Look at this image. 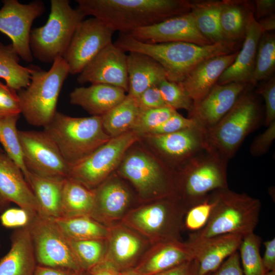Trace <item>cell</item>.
Wrapping results in <instances>:
<instances>
[{
  "label": "cell",
  "mask_w": 275,
  "mask_h": 275,
  "mask_svg": "<svg viewBox=\"0 0 275 275\" xmlns=\"http://www.w3.org/2000/svg\"><path fill=\"white\" fill-rule=\"evenodd\" d=\"M187 208L176 196L159 199L152 204L130 212L125 224L151 238L153 244L160 241L180 240V233Z\"/></svg>",
  "instance_id": "obj_9"
},
{
  "label": "cell",
  "mask_w": 275,
  "mask_h": 275,
  "mask_svg": "<svg viewBox=\"0 0 275 275\" xmlns=\"http://www.w3.org/2000/svg\"><path fill=\"white\" fill-rule=\"evenodd\" d=\"M263 244L265 247L262 257L264 267L266 271L275 270V238L266 240Z\"/></svg>",
  "instance_id": "obj_53"
},
{
  "label": "cell",
  "mask_w": 275,
  "mask_h": 275,
  "mask_svg": "<svg viewBox=\"0 0 275 275\" xmlns=\"http://www.w3.org/2000/svg\"><path fill=\"white\" fill-rule=\"evenodd\" d=\"M86 16L74 9L68 0H51L46 23L31 30L30 46L33 58L45 63H52L63 57L73 35Z\"/></svg>",
  "instance_id": "obj_7"
},
{
  "label": "cell",
  "mask_w": 275,
  "mask_h": 275,
  "mask_svg": "<svg viewBox=\"0 0 275 275\" xmlns=\"http://www.w3.org/2000/svg\"><path fill=\"white\" fill-rule=\"evenodd\" d=\"M197 125H198L194 119L190 118H185L177 112H176L167 120L152 129L146 135L168 134Z\"/></svg>",
  "instance_id": "obj_45"
},
{
  "label": "cell",
  "mask_w": 275,
  "mask_h": 275,
  "mask_svg": "<svg viewBox=\"0 0 275 275\" xmlns=\"http://www.w3.org/2000/svg\"><path fill=\"white\" fill-rule=\"evenodd\" d=\"M274 0H256L254 2V16L256 21L274 14Z\"/></svg>",
  "instance_id": "obj_52"
},
{
  "label": "cell",
  "mask_w": 275,
  "mask_h": 275,
  "mask_svg": "<svg viewBox=\"0 0 275 275\" xmlns=\"http://www.w3.org/2000/svg\"><path fill=\"white\" fill-rule=\"evenodd\" d=\"M265 275H275V270L266 271Z\"/></svg>",
  "instance_id": "obj_58"
},
{
  "label": "cell",
  "mask_w": 275,
  "mask_h": 275,
  "mask_svg": "<svg viewBox=\"0 0 275 275\" xmlns=\"http://www.w3.org/2000/svg\"><path fill=\"white\" fill-rule=\"evenodd\" d=\"M263 32L254 16H250L244 41L233 63L220 76L217 84H250L255 66L259 40Z\"/></svg>",
  "instance_id": "obj_23"
},
{
  "label": "cell",
  "mask_w": 275,
  "mask_h": 275,
  "mask_svg": "<svg viewBox=\"0 0 275 275\" xmlns=\"http://www.w3.org/2000/svg\"><path fill=\"white\" fill-rule=\"evenodd\" d=\"M267 127V128L257 135L251 144L250 152L254 156L258 157L265 154L275 139V121Z\"/></svg>",
  "instance_id": "obj_48"
},
{
  "label": "cell",
  "mask_w": 275,
  "mask_h": 275,
  "mask_svg": "<svg viewBox=\"0 0 275 275\" xmlns=\"http://www.w3.org/2000/svg\"><path fill=\"white\" fill-rule=\"evenodd\" d=\"M127 95L136 99L149 87L167 79L162 67L150 57L138 52H129L127 59Z\"/></svg>",
  "instance_id": "obj_28"
},
{
  "label": "cell",
  "mask_w": 275,
  "mask_h": 275,
  "mask_svg": "<svg viewBox=\"0 0 275 275\" xmlns=\"http://www.w3.org/2000/svg\"><path fill=\"white\" fill-rule=\"evenodd\" d=\"M275 69V36L270 32L263 33L259 42L255 66L250 84L269 78Z\"/></svg>",
  "instance_id": "obj_37"
},
{
  "label": "cell",
  "mask_w": 275,
  "mask_h": 275,
  "mask_svg": "<svg viewBox=\"0 0 275 275\" xmlns=\"http://www.w3.org/2000/svg\"><path fill=\"white\" fill-rule=\"evenodd\" d=\"M126 91L105 84H91L75 88L70 94V103L78 105L91 116H102L122 101Z\"/></svg>",
  "instance_id": "obj_26"
},
{
  "label": "cell",
  "mask_w": 275,
  "mask_h": 275,
  "mask_svg": "<svg viewBox=\"0 0 275 275\" xmlns=\"http://www.w3.org/2000/svg\"><path fill=\"white\" fill-rule=\"evenodd\" d=\"M177 111L166 106L140 111L131 131L139 136L147 134L152 129L159 126Z\"/></svg>",
  "instance_id": "obj_43"
},
{
  "label": "cell",
  "mask_w": 275,
  "mask_h": 275,
  "mask_svg": "<svg viewBox=\"0 0 275 275\" xmlns=\"http://www.w3.org/2000/svg\"><path fill=\"white\" fill-rule=\"evenodd\" d=\"M254 8L245 1H222L219 15L220 28L225 41L237 44L244 39Z\"/></svg>",
  "instance_id": "obj_31"
},
{
  "label": "cell",
  "mask_w": 275,
  "mask_h": 275,
  "mask_svg": "<svg viewBox=\"0 0 275 275\" xmlns=\"http://www.w3.org/2000/svg\"><path fill=\"white\" fill-rule=\"evenodd\" d=\"M135 99L140 111L167 106L157 85L149 87Z\"/></svg>",
  "instance_id": "obj_49"
},
{
  "label": "cell",
  "mask_w": 275,
  "mask_h": 275,
  "mask_svg": "<svg viewBox=\"0 0 275 275\" xmlns=\"http://www.w3.org/2000/svg\"><path fill=\"white\" fill-rule=\"evenodd\" d=\"M261 238L253 233L243 236L238 251L243 275H265L260 255Z\"/></svg>",
  "instance_id": "obj_39"
},
{
  "label": "cell",
  "mask_w": 275,
  "mask_h": 275,
  "mask_svg": "<svg viewBox=\"0 0 275 275\" xmlns=\"http://www.w3.org/2000/svg\"><path fill=\"white\" fill-rule=\"evenodd\" d=\"M18 138L24 163L29 172L44 177H68V164L43 130H18Z\"/></svg>",
  "instance_id": "obj_13"
},
{
  "label": "cell",
  "mask_w": 275,
  "mask_h": 275,
  "mask_svg": "<svg viewBox=\"0 0 275 275\" xmlns=\"http://www.w3.org/2000/svg\"><path fill=\"white\" fill-rule=\"evenodd\" d=\"M247 84H216L205 97L188 112L191 118L204 130L217 123L232 108L244 92Z\"/></svg>",
  "instance_id": "obj_19"
},
{
  "label": "cell",
  "mask_w": 275,
  "mask_h": 275,
  "mask_svg": "<svg viewBox=\"0 0 275 275\" xmlns=\"http://www.w3.org/2000/svg\"><path fill=\"white\" fill-rule=\"evenodd\" d=\"M16 92L0 81V118L21 114L20 102Z\"/></svg>",
  "instance_id": "obj_44"
},
{
  "label": "cell",
  "mask_w": 275,
  "mask_h": 275,
  "mask_svg": "<svg viewBox=\"0 0 275 275\" xmlns=\"http://www.w3.org/2000/svg\"><path fill=\"white\" fill-rule=\"evenodd\" d=\"M157 87L167 106L176 111L183 109L188 112L193 108V101L179 83L164 79Z\"/></svg>",
  "instance_id": "obj_42"
},
{
  "label": "cell",
  "mask_w": 275,
  "mask_h": 275,
  "mask_svg": "<svg viewBox=\"0 0 275 275\" xmlns=\"http://www.w3.org/2000/svg\"><path fill=\"white\" fill-rule=\"evenodd\" d=\"M257 93L261 95L265 103V125L275 121V78L272 76L259 87Z\"/></svg>",
  "instance_id": "obj_47"
},
{
  "label": "cell",
  "mask_w": 275,
  "mask_h": 275,
  "mask_svg": "<svg viewBox=\"0 0 275 275\" xmlns=\"http://www.w3.org/2000/svg\"><path fill=\"white\" fill-rule=\"evenodd\" d=\"M0 9V32L7 35L17 53L23 61L32 62L30 46L31 27L34 21L45 11L41 1L23 4L17 0H3Z\"/></svg>",
  "instance_id": "obj_14"
},
{
  "label": "cell",
  "mask_w": 275,
  "mask_h": 275,
  "mask_svg": "<svg viewBox=\"0 0 275 275\" xmlns=\"http://www.w3.org/2000/svg\"><path fill=\"white\" fill-rule=\"evenodd\" d=\"M114 43L125 52H138L150 57L162 67L167 79L176 83L203 61L233 53L237 48L236 44L226 41L206 45L184 42L147 43L122 33Z\"/></svg>",
  "instance_id": "obj_2"
},
{
  "label": "cell",
  "mask_w": 275,
  "mask_h": 275,
  "mask_svg": "<svg viewBox=\"0 0 275 275\" xmlns=\"http://www.w3.org/2000/svg\"><path fill=\"white\" fill-rule=\"evenodd\" d=\"M215 204L211 193L203 201L189 207L183 218V228L190 233L202 229L209 220Z\"/></svg>",
  "instance_id": "obj_41"
},
{
  "label": "cell",
  "mask_w": 275,
  "mask_h": 275,
  "mask_svg": "<svg viewBox=\"0 0 275 275\" xmlns=\"http://www.w3.org/2000/svg\"><path fill=\"white\" fill-rule=\"evenodd\" d=\"M31 80L17 94L21 114L30 125L43 128L49 124L57 112L60 93L69 73L68 65L61 57L57 58L47 71L31 65Z\"/></svg>",
  "instance_id": "obj_3"
},
{
  "label": "cell",
  "mask_w": 275,
  "mask_h": 275,
  "mask_svg": "<svg viewBox=\"0 0 275 275\" xmlns=\"http://www.w3.org/2000/svg\"><path fill=\"white\" fill-rule=\"evenodd\" d=\"M243 236L229 234L200 239H188L199 275H210L224 261L238 251Z\"/></svg>",
  "instance_id": "obj_21"
},
{
  "label": "cell",
  "mask_w": 275,
  "mask_h": 275,
  "mask_svg": "<svg viewBox=\"0 0 275 275\" xmlns=\"http://www.w3.org/2000/svg\"><path fill=\"white\" fill-rule=\"evenodd\" d=\"M20 57L12 44L5 45L0 42V78L9 87L18 91L29 85L30 70L21 66Z\"/></svg>",
  "instance_id": "obj_36"
},
{
  "label": "cell",
  "mask_w": 275,
  "mask_h": 275,
  "mask_svg": "<svg viewBox=\"0 0 275 275\" xmlns=\"http://www.w3.org/2000/svg\"><path fill=\"white\" fill-rule=\"evenodd\" d=\"M127 35L147 43L184 42L200 45L212 44L199 31L190 11L136 29Z\"/></svg>",
  "instance_id": "obj_17"
},
{
  "label": "cell",
  "mask_w": 275,
  "mask_h": 275,
  "mask_svg": "<svg viewBox=\"0 0 275 275\" xmlns=\"http://www.w3.org/2000/svg\"><path fill=\"white\" fill-rule=\"evenodd\" d=\"M106 241L104 258L119 271L133 264L145 246L144 241L138 234L122 226L109 230Z\"/></svg>",
  "instance_id": "obj_27"
},
{
  "label": "cell",
  "mask_w": 275,
  "mask_h": 275,
  "mask_svg": "<svg viewBox=\"0 0 275 275\" xmlns=\"http://www.w3.org/2000/svg\"><path fill=\"white\" fill-rule=\"evenodd\" d=\"M87 272L88 275H120L121 271L104 258Z\"/></svg>",
  "instance_id": "obj_54"
},
{
  "label": "cell",
  "mask_w": 275,
  "mask_h": 275,
  "mask_svg": "<svg viewBox=\"0 0 275 275\" xmlns=\"http://www.w3.org/2000/svg\"><path fill=\"white\" fill-rule=\"evenodd\" d=\"M120 275H141L134 269H127L123 271H121Z\"/></svg>",
  "instance_id": "obj_57"
},
{
  "label": "cell",
  "mask_w": 275,
  "mask_h": 275,
  "mask_svg": "<svg viewBox=\"0 0 275 275\" xmlns=\"http://www.w3.org/2000/svg\"><path fill=\"white\" fill-rule=\"evenodd\" d=\"M95 207V193L79 182L69 177L65 179L60 218L91 216Z\"/></svg>",
  "instance_id": "obj_32"
},
{
  "label": "cell",
  "mask_w": 275,
  "mask_h": 275,
  "mask_svg": "<svg viewBox=\"0 0 275 275\" xmlns=\"http://www.w3.org/2000/svg\"><path fill=\"white\" fill-rule=\"evenodd\" d=\"M222 1H192L190 12L200 33L212 44L225 41L222 34L219 15Z\"/></svg>",
  "instance_id": "obj_34"
},
{
  "label": "cell",
  "mask_w": 275,
  "mask_h": 275,
  "mask_svg": "<svg viewBox=\"0 0 275 275\" xmlns=\"http://www.w3.org/2000/svg\"><path fill=\"white\" fill-rule=\"evenodd\" d=\"M210 275H243L238 251L228 257Z\"/></svg>",
  "instance_id": "obj_50"
},
{
  "label": "cell",
  "mask_w": 275,
  "mask_h": 275,
  "mask_svg": "<svg viewBox=\"0 0 275 275\" xmlns=\"http://www.w3.org/2000/svg\"><path fill=\"white\" fill-rule=\"evenodd\" d=\"M94 191L95 207L91 216L98 221L120 217L129 204L128 190L117 180L103 182Z\"/></svg>",
  "instance_id": "obj_29"
},
{
  "label": "cell",
  "mask_w": 275,
  "mask_h": 275,
  "mask_svg": "<svg viewBox=\"0 0 275 275\" xmlns=\"http://www.w3.org/2000/svg\"><path fill=\"white\" fill-rule=\"evenodd\" d=\"M216 204L206 225L189 234L188 239H200L235 234L244 236L253 233L259 222L261 202L245 193L229 187L212 193Z\"/></svg>",
  "instance_id": "obj_4"
},
{
  "label": "cell",
  "mask_w": 275,
  "mask_h": 275,
  "mask_svg": "<svg viewBox=\"0 0 275 275\" xmlns=\"http://www.w3.org/2000/svg\"><path fill=\"white\" fill-rule=\"evenodd\" d=\"M114 32L96 18L82 20L63 57L68 65L69 73L79 74L101 50L113 43Z\"/></svg>",
  "instance_id": "obj_15"
},
{
  "label": "cell",
  "mask_w": 275,
  "mask_h": 275,
  "mask_svg": "<svg viewBox=\"0 0 275 275\" xmlns=\"http://www.w3.org/2000/svg\"><path fill=\"white\" fill-rule=\"evenodd\" d=\"M228 162L204 150L184 164L175 181V196L188 209L211 193L228 188Z\"/></svg>",
  "instance_id": "obj_8"
},
{
  "label": "cell",
  "mask_w": 275,
  "mask_h": 275,
  "mask_svg": "<svg viewBox=\"0 0 275 275\" xmlns=\"http://www.w3.org/2000/svg\"><path fill=\"white\" fill-rule=\"evenodd\" d=\"M238 51L216 56L199 64L179 84L194 102L199 103L217 84L220 76L234 61Z\"/></svg>",
  "instance_id": "obj_22"
},
{
  "label": "cell",
  "mask_w": 275,
  "mask_h": 275,
  "mask_svg": "<svg viewBox=\"0 0 275 275\" xmlns=\"http://www.w3.org/2000/svg\"><path fill=\"white\" fill-rule=\"evenodd\" d=\"M140 113L135 99L127 94L122 101L102 116L103 128L111 138L130 131Z\"/></svg>",
  "instance_id": "obj_35"
},
{
  "label": "cell",
  "mask_w": 275,
  "mask_h": 275,
  "mask_svg": "<svg viewBox=\"0 0 275 275\" xmlns=\"http://www.w3.org/2000/svg\"><path fill=\"white\" fill-rule=\"evenodd\" d=\"M11 203L31 215L40 213L39 204L20 168L0 149V212Z\"/></svg>",
  "instance_id": "obj_18"
},
{
  "label": "cell",
  "mask_w": 275,
  "mask_h": 275,
  "mask_svg": "<svg viewBox=\"0 0 275 275\" xmlns=\"http://www.w3.org/2000/svg\"><path fill=\"white\" fill-rule=\"evenodd\" d=\"M79 275H88L87 271H82L81 272Z\"/></svg>",
  "instance_id": "obj_59"
},
{
  "label": "cell",
  "mask_w": 275,
  "mask_h": 275,
  "mask_svg": "<svg viewBox=\"0 0 275 275\" xmlns=\"http://www.w3.org/2000/svg\"><path fill=\"white\" fill-rule=\"evenodd\" d=\"M119 172L143 197L159 199L175 196V179L157 160L144 153L128 155L121 163Z\"/></svg>",
  "instance_id": "obj_12"
},
{
  "label": "cell",
  "mask_w": 275,
  "mask_h": 275,
  "mask_svg": "<svg viewBox=\"0 0 275 275\" xmlns=\"http://www.w3.org/2000/svg\"><path fill=\"white\" fill-rule=\"evenodd\" d=\"M66 178L44 177L29 172L26 181L39 204V214L51 219L61 217L62 193Z\"/></svg>",
  "instance_id": "obj_30"
},
{
  "label": "cell",
  "mask_w": 275,
  "mask_h": 275,
  "mask_svg": "<svg viewBox=\"0 0 275 275\" xmlns=\"http://www.w3.org/2000/svg\"><path fill=\"white\" fill-rule=\"evenodd\" d=\"M43 131L70 166L107 142L102 116L73 117L57 112Z\"/></svg>",
  "instance_id": "obj_5"
},
{
  "label": "cell",
  "mask_w": 275,
  "mask_h": 275,
  "mask_svg": "<svg viewBox=\"0 0 275 275\" xmlns=\"http://www.w3.org/2000/svg\"><path fill=\"white\" fill-rule=\"evenodd\" d=\"M260 120L255 97L244 92L230 111L215 125L204 130L205 149L228 161Z\"/></svg>",
  "instance_id": "obj_6"
},
{
  "label": "cell",
  "mask_w": 275,
  "mask_h": 275,
  "mask_svg": "<svg viewBox=\"0 0 275 275\" xmlns=\"http://www.w3.org/2000/svg\"><path fill=\"white\" fill-rule=\"evenodd\" d=\"M193 259L191 248L186 242L160 241L153 244L134 269L141 275H155Z\"/></svg>",
  "instance_id": "obj_24"
},
{
  "label": "cell",
  "mask_w": 275,
  "mask_h": 275,
  "mask_svg": "<svg viewBox=\"0 0 275 275\" xmlns=\"http://www.w3.org/2000/svg\"><path fill=\"white\" fill-rule=\"evenodd\" d=\"M155 275H199L198 264L193 259Z\"/></svg>",
  "instance_id": "obj_51"
},
{
  "label": "cell",
  "mask_w": 275,
  "mask_h": 275,
  "mask_svg": "<svg viewBox=\"0 0 275 275\" xmlns=\"http://www.w3.org/2000/svg\"><path fill=\"white\" fill-rule=\"evenodd\" d=\"M257 21L263 33L269 32L275 29L274 14L264 17Z\"/></svg>",
  "instance_id": "obj_56"
},
{
  "label": "cell",
  "mask_w": 275,
  "mask_h": 275,
  "mask_svg": "<svg viewBox=\"0 0 275 275\" xmlns=\"http://www.w3.org/2000/svg\"><path fill=\"white\" fill-rule=\"evenodd\" d=\"M10 240V249L0 259V275H34L37 263L28 226L15 229Z\"/></svg>",
  "instance_id": "obj_25"
},
{
  "label": "cell",
  "mask_w": 275,
  "mask_h": 275,
  "mask_svg": "<svg viewBox=\"0 0 275 275\" xmlns=\"http://www.w3.org/2000/svg\"><path fill=\"white\" fill-rule=\"evenodd\" d=\"M127 54L114 43L101 50L78 74L80 85L105 84L128 91Z\"/></svg>",
  "instance_id": "obj_16"
},
{
  "label": "cell",
  "mask_w": 275,
  "mask_h": 275,
  "mask_svg": "<svg viewBox=\"0 0 275 275\" xmlns=\"http://www.w3.org/2000/svg\"><path fill=\"white\" fill-rule=\"evenodd\" d=\"M75 259L83 271H88L99 263L105 257L106 240L68 239Z\"/></svg>",
  "instance_id": "obj_40"
},
{
  "label": "cell",
  "mask_w": 275,
  "mask_h": 275,
  "mask_svg": "<svg viewBox=\"0 0 275 275\" xmlns=\"http://www.w3.org/2000/svg\"><path fill=\"white\" fill-rule=\"evenodd\" d=\"M132 131L112 138L88 155L69 166V178L94 189L121 163L126 150L139 139Z\"/></svg>",
  "instance_id": "obj_10"
},
{
  "label": "cell",
  "mask_w": 275,
  "mask_h": 275,
  "mask_svg": "<svg viewBox=\"0 0 275 275\" xmlns=\"http://www.w3.org/2000/svg\"><path fill=\"white\" fill-rule=\"evenodd\" d=\"M37 265L66 269L80 273L77 263L67 239L52 219L34 215L28 225Z\"/></svg>",
  "instance_id": "obj_11"
},
{
  "label": "cell",
  "mask_w": 275,
  "mask_h": 275,
  "mask_svg": "<svg viewBox=\"0 0 275 275\" xmlns=\"http://www.w3.org/2000/svg\"><path fill=\"white\" fill-rule=\"evenodd\" d=\"M204 133L197 125L173 133L145 136L165 157L184 164L206 149Z\"/></svg>",
  "instance_id": "obj_20"
},
{
  "label": "cell",
  "mask_w": 275,
  "mask_h": 275,
  "mask_svg": "<svg viewBox=\"0 0 275 275\" xmlns=\"http://www.w3.org/2000/svg\"><path fill=\"white\" fill-rule=\"evenodd\" d=\"M33 216L21 208H8L2 212L0 222L6 228L16 229L28 226Z\"/></svg>",
  "instance_id": "obj_46"
},
{
  "label": "cell",
  "mask_w": 275,
  "mask_h": 275,
  "mask_svg": "<svg viewBox=\"0 0 275 275\" xmlns=\"http://www.w3.org/2000/svg\"><path fill=\"white\" fill-rule=\"evenodd\" d=\"M77 9L86 17L101 21L114 32L129 34L190 11L187 0H76Z\"/></svg>",
  "instance_id": "obj_1"
},
{
  "label": "cell",
  "mask_w": 275,
  "mask_h": 275,
  "mask_svg": "<svg viewBox=\"0 0 275 275\" xmlns=\"http://www.w3.org/2000/svg\"><path fill=\"white\" fill-rule=\"evenodd\" d=\"M1 244H0V249H1Z\"/></svg>",
  "instance_id": "obj_60"
},
{
  "label": "cell",
  "mask_w": 275,
  "mask_h": 275,
  "mask_svg": "<svg viewBox=\"0 0 275 275\" xmlns=\"http://www.w3.org/2000/svg\"><path fill=\"white\" fill-rule=\"evenodd\" d=\"M19 118V115L0 118V143L6 153L20 168L26 180L29 171L24 163L16 127Z\"/></svg>",
  "instance_id": "obj_38"
},
{
  "label": "cell",
  "mask_w": 275,
  "mask_h": 275,
  "mask_svg": "<svg viewBox=\"0 0 275 275\" xmlns=\"http://www.w3.org/2000/svg\"><path fill=\"white\" fill-rule=\"evenodd\" d=\"M66 269L37 265L34 275H79Z\"/></svg>",
  "instance_id": "obj_55"
},
{
  "label": "cell",
  "mask_w": 275,
  "mask_h": 275,
  "mask_svg": "<svg viewBox=\"0 0 275 275\" xmlns=\"http://www.w3.org/2000/svg\"><path fill=\"white\" fill-rule=\"evenodd\" d=\"M69 240H106L109 229L91 216L84 215L52 219Z\"/></svg>",
  "instance_id": "obj_33"
}]
</instances>
